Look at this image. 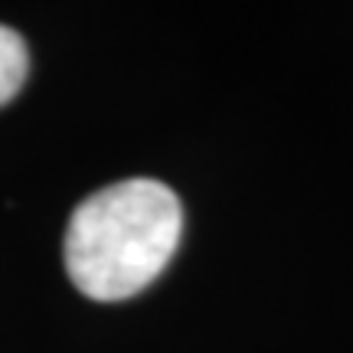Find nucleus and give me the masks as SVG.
I'll return each mask as SVG.
<instances>
[{"instance_id": "2", "label": "nucleus", "mask_w": 353, "mask_h": 353, "mask_svg": "<svg viewBox=\"0 0 353 353\" xmlns=\"http://www.w3.org/2000/svg\"><path fill=\"white\" fill-rule=\"evenodd\" d=\"M26 72H30V52L23 37L10 26H0V108L20 92Z\"/></svg>"}, {"instance_id": "1", "label": "nucleus", "mask_w": 353, "mask_h": 353, "mask_svg": "<svg viewBox=\"0 0 353 353\" xmlns=\"http://www.w3.org/2000/svg\"><path fill=\"white\" fill-rule=\"evenodd\" d=\"M183 210L161 180L134 176L92 193L65 229V272L92 301L134 298L180 245Z\"/></svg>"}]
</instances>
